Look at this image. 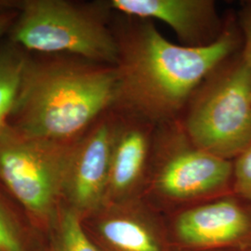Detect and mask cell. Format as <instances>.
Wrapping results in <instances>:
<instances>
[{
    "label": "cell",
    "instance_id": "5b68a950",
    "mask_svg": "<svg viewBox=\"0 0 251 251\" xmlns=\"http://www.w3.org/2000/svg\"><path fill=\"white\" fill-rule=\"evenodd\" d=\"M185 126L195 146L227 160L251 145V73L242 56L198 96Z\"/></svg>",
    "mask_w": 251,
    "mask_h": 251
},
{
    "label": "cell",
    "instance_id": "30bf717a",
    "mask_svg": "<svg viewBox=\"0 0 251 251\" xmlns=\"http://www.w3.org/2000/svg\"><path fill=\"white\" fill-rule=\"evenodd\" d=\"M111 9L171 27L188 47L212 43L219 37V18L211 0H112Z\"/></svg>",
    "mask_w": 251,
    "mask_h": 251
},
{
    "label": "cell",
    "instance_id": "9c48e42d",
    "mask_svg": "<svg viewBox=\"0 0 251 251\" xmlns=\"http://www.w3.org/2000/svg\"><path fill=\"white\" fill-rule=\"evenodd\" d=\"M81 222L100 251H171L161 224L138 198L106 203Z\"/></svg>",
    "mask_w": 251,
    "mask_h": 251
},
{
    "label": "cell",
    "instance_id": "8992f818",
    "mask_svg": "<svg viewBox=\"0 0 251 251\" xmlns=\"http://www.w3.org/2000/svg\"><path fill=\"white\" fill-rule=\"evenodd\" d=\"M172 235L180 251L251 249V205L225 196L179 213Z\"/></svg>",
    "mask_w": 251,
    "mask_h": 251
},
{
    "label": "cell",
    "instance_id": "2e32d148",
    "mask_svg": "<svg viewBox=\"0 0 251 251\" xmlns=\"http://www.w3.org/2000/svg\"><path fill=\"white\" fill-rule=\"evenodd\" d=\"M239 24L244 38L242 57L251 73V1L243 6L239 13Z\"/></svg>",
    "mask_w": 251,
    "mask_h": 251
},
{
    "label": "cell",
    "instance_id": "d6986e66",
    "mask_svg": "<svg viewBox=\"0 0 251 251\" xmlns=\"http://www.w3.org/2000/svg\"><path fill=\"white\" fill-rule=\"evenodd\" d=\"M251 251V249H243V250H221V251Z\"/></svg>",
    "mask_w": 251,
    "mask_h": 251
},
{
    "label": "cell",
    "instance_id": "ac0fdd59",
    "mask_svg": "<svg viewBox=\"0 0 251 251\" xmlns=\"http://www.w3.org/2000/svg\"><path fill=\"white\" fill-rule=\"evenodd\" d=\"M23 1L16 0H0V15L10 12H19L22 8Z\"/></svg>",
    "mask_w": 251,
    "mask_h": 251
},
{
    "label": "cell",
    "instance_id": "277c9868",
    "mask_svg": "<svg viewBox=\"0 0 251 251\" xmlns=\"http://www.w3.org/2000/svg\"><path fill=\"white\" fill-rule=\"evenodd\" d=\"M12 43L43 53H69L117 65L118 40L92 9L65 0H24Z\"/></svg>",
    "mask_w": 251,
    "mask_h": 251
},
{
    "label": "cell",
    "instance_id": "ba28073f",
    "mask_svg": "<svg viewBox=\"0 0 251 251\" xmlns=\"http://www.w3.org/2000/svg\"><path fill=\"white\" fill-rule=\"evenodd\" d=\"M116 124L103 121L73 145L64 178L63 204L81 218L106 202Z\"/></svg>",
    "mask_w": 251,
    "mask_h": 251
},
{
    "label": "cell",
    "instance_id": "3957f363",
    "mask_svg": "<svg viewBox=\"0 0 251 251\" xmlns=\"http://www.w3.org/2000/svg\"><path fill=\"white\" fill-rule=\"evenodd\" d=\"M75 142L30 137L9 124L0 130V181L41 233L62 206Z\"/></svg>",
    "mask_w": 251,
    "mask_h": 251
},
{
    "label": "cell",
    "instance_id": "7a4b0ae2",
    "mask_svg": "<svg viewBox=\"0 0 251 251\" xmlns=\"http://www.w3.org/2000/svg\"><path fill=\"white\" fill-rule=\"evenodd\" d=\"M117 94L116 67L27 59L9 125L30 137L72 143Z\"/></svg>",
    "mask_w": 251,
    "mask_h": 251
},
{
    "label": "cell",
    "instance_id": "e0dca14e",
    "mask_svg": "<svg viewBox=\"0 0 251 251\" xmlns=\"http://www.w3.org/2000/svg\"><path fill=\"white\" fill-rule=\"evenodd\" d=\"M18 14L19 12H10L0 15V40L7 33H9L18 17Z\"/></svg>",
    "mask_w": 251,
    "mask_h": 251
},
{
    "label": "cell",
    "instance_id": "52a82bcc",
    "mask_svg": "<svg viewBox=\"0 0 251 251\" xmlns=\"http://www.w3.org/2000/svg\"><path fill=\"white\" fill-rule=\"evenodd\" d=\"M233 176V162L190 142L164 156L155 171L152 188L166 200L186 202L225 193L232 188Z\"/></svg>",
    "mask_w": 251,
    "mask_h": 251
},
{
    "label": "cell",
    "instance_id": "4fadbf2b",
    "mask_svg": "<svg viewBox=\"0 0 251 251\" xmlns=\"http://www.w3.org/2000/svg\"><path fill=\"white\" fill-rule=\"evenodd\" d=\"M44 234V251H100L85 232L81 216L63 203Z\"/></svg>",
    "mask_w": 251,
    "mask_h": 251
},
{
    "label": "cell",
    "instance_id": "9a60e30c",
    "mask_svg": "<svg viewBox=\"0 0 251 251\" xmlns=\"http://www.w3.org/2000/svg\"><path fill=\"white\" fill-rule=\"evenodd\" d=\"M232 192L251 205V144L233 163Z\"/></svg>",
    "mask_w": 251,
    "mask_h": 251
},
{
    "label": "cell",
    "instance_id": "ffe728a7",
    "mask_svg": "<svg viewBox=\"0 0 251 251\" xmlns=\"http://www.w3.org/2000/svg\"></svg>",
    "mask_w": 251,
    "mask_h": 251
},
{
    "label": "cell",
    "instance_id": "7c38bea8",
    "mask_svg": "<svg viewBox=\"0 0 251 251\" xmlns=\"http://www.w3.org/2000/svg\"><path fill=\"white\" fill-rule=\"evenodd\" d=\"M41 233L0 181V251H44Z\"/></svg>",
    "mask_w": 251,
    "mask_h": 251
},
{
    "label": "cell",
    "instance_id": "8fae6325",
    "mask_svg": "<svg viewBox=\"0 0 251 251\" xmlns=\"http://www.w3.org/2000/svg\"><path fill=\"white\" fill-rule=\"evenodd\" d=\"M150 143L140 126L116 125L106 203L137 198L144 182Z\"/></svg>",
    "mask_w": 251,
    "mask_h": 251
},
{
    "label": "cell",
    "instance_id": "6da1fadb",
    "mask_svg": "<svg viewBox=\"0 0 251 251\" xmlns=\"http://www.w3.org/2000/svg\"><path fill=\"white\" fill-rule=\"evenodd\" d=\"M118 45L116 102L144 118L165 120L179 112L202 80L234 52L238 35L230 27L210 44L179 46L145 21Z\"/></svg>",
    "mask_w": 251,
    "mask_h": 251
},
{
    "label": "cell",
    "instance_id": "5bb4252c",
    "mask_svg": "<svg viewBox=\"0 0 251 251\" xmlns=\"http://www.w3.org/2000/svg\"><path fill=\"white\" fill-rule=\"evenodd\" d=\"M17 48L0 44V130L9 124L26 65V57Z\"/></svg>",
    "mask_w": 251,
    "mask_h": 251
}]
</instances>
